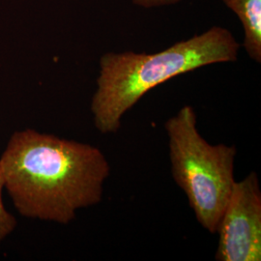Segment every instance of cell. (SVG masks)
I'll return each mask as SVG.
<instances>
[{
	"instance_id": "5",
	"label": "cell",
	"mask_w": 261,
	"mask_h": 261,
	"mask_svg": "<svg viewBox=\"0 0 261 261\" xmlns=\"http://www.w3.org/2000/svg\"><path fill=\"white\" fill-rule=\"evenodd\" d=\"M238 17L244 29L243 47L252 60L261 63V0H222Z\"/></svg>"
},
{
	"instance_id": "4",
	"label": "cell",
	"mask_w": 261,
	"mask_h": 261,
	"mask_svg": "<svg viewBox=\"0 0 261 261\" xmlns=\"http://www.w3.org/2000/svg\"><path fill=\"white\" fill-rule=\"evenodd\" d=\"M216 233V260H261V190L256 172L234 182Z\"/></svg>"
},
{
	"instance_id": "7",
	"label": "cell",
	"mask_w": 261,
	"mask_h": 261,
	"mask_svg": "<svg viewBox=\"0 0 261 261\" xmlns=\"http://www.w3.org/2000/svg\"><path fill=\"white\" fill-rule=\"evenodd\" d=\"M132 1L137 6H140L145 9H151V8H158L163 6L177 4L184 0H132Z\"/></svg>"
},
{
	"instance_id": "2",
	"label": "cell",
	"mask_w": 261,
	"mask_h": 261,
	"mask_svg": "<svg viewBox=\"0 0 261 261\" xmlns=\"http://www.w3.org/2000/svg\"><path fill=\"white\" fill-rule=\"evenodd\" d=\"M240 47L228 29L212 27L156 54H105L91 100L96 129L103 135L115 134L124 114L150 90L205 66L235 62Z\"/></svg>"
},
{
	"instance_id": "1",
	"label": "cell",
	"mask_w": 261,
	"mask_h": 261,
	"mask_svg": "<svg viewBox=\"0 0 261 261\" xmlns=\"http://www.w3.org/2000/svg\"><path fill=\"white\" fill-rule=\"evenodd\" d=\"M4 188L21 216L67 224L103 198L111 166L98 147L32 129L15 132L0 158Z\"/></svg>"
},
{
	"instance_id": "3",
	"label": "cell",
	"mask_w": 261,
	"mask_h": 261,
	"mask_svg": "<svg viewBox=\"0 0 261 261\" xmlns=\"http://www.w3.org/2000/svg\"><path fill=\"white\" fill-rule=\"evenodd\" d=\"M171 175L185 193L196 221L216 233L235 179L234 145H212L200 135L193 107L184 106L168 119Z\"/></svg>"
},
{
	"instance_id": "6",
	"label": "cell",
	"mask_w": 261,
	"mask_h": 261,
	"mask_svg": "<svg viewBox=\"0 0 261 261\" xmlns=\"http://www.w3.org/2000/svg\"><path fill=\"white\" fill-rule=\"evenodd\" d=\"M3 189H4V178L2 174V169L0 167V242H2L5 238H7L17 227V220L4 206L3 198H2Z\"/></svg>"
}]
</instances>
